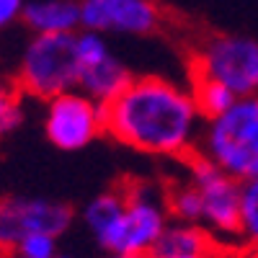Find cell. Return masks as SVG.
<instances>
[{"label":"cell","instance_id":"obj_1","mask_svg":"<svg viewBox=\"0 0 258 258\" xmlns=\"http://www.w3.org/2000/svg\"><path fill=\"white\" fill-rule=\"evenodd\" d=\"M106 135L145 155L186 160L197 153L204 116L191 88L160 78L140 75L103 103Z\"/></svg>","mask_w":258,"mask_h":258},{"label":"cell","instance_id":"obj_2","mask_svg":"<svg viewBox=\"0 0 258 258\" xmlns=\"http://www.w3.org/2000/svg\"><path fill=\"white\" fill-rule=\"evenodd\" d=\"M197 153L238 181L258 176V93L238 96L227 111L204 119Z\"/></svg>","mask_w":258,"mask_h":258},{"label":"cell","instance_id":"obj_3","mask_svg":"<svg viewBox=\"0 0 258 258\" xmlns=\"http://www.w3.org/2000/svg\"><path fill=\"white\" fill-rule=\"evenodd\" d=\"M75 34H34L18 62L16 85L24 96L49 101L80 85L83 64Z\"/></svg>","mask_w":258,"mask_h":258},{"label":"cell","instance_id":"obj_4","mask_svg":"<svg viewBox=\"0 0 258 258\" xmlns=\"http://www.w3.org/2000/svg\"><path fill=\"white\" fill-rule=\"evenodd\" d=\"M126 204L116 227L106 235L101 248L111 255H145L153 250L163 230L168 227L165 191L145 181H124Z\"/></svg>","mask_w":258,"mask_h":258},{"label":"cell","instance_id":"obj_5","mask_svg":"<svg viewBox=\"0 0 258 258\" xmlns=\"http://www.w3.org/2000/svg\"><path fill=\"white\" fill-rule=\"evenodd\" d=\"M186 176L202 194V225L214 240L240 243V214H243V181L232 178L222 168L209 163L199 153L188 155Z\"/></svg>","mask_w":258,"mask_h":258},{"label":"cell","instance_id":"obj_6","mask_svg":"<svg viewBox=\"0 0 258 258\" xmlns=\"http://www.w3.org/2000/svg\"><path fill=\"white\" fill-rule=\"evenodd\" d=\"M188 73L220 80L238 96L258 93V41L250 36L212 34L194 49Z\"/></svg>","mask_w":258,"mask_h":258},{"label":"cell","instance_id":"obj_7","mask_svg":"<svg viewBox=\"0 0 258 258\" xmlns=\"http://www.w3.org/2000/svg\"><path fill=\"white\" fill-rule=\"evenodd\" d=\"M44 135L57 150H64V153L88 147L93 140L106 135L103 103L80 88L49 98L44 111Z\"/></svg>","mask_w":258,"mask_h":258},{"label":"cell","instance_id":"obj_8","mask_svg":"<svg viewBox=\"0 0 258 258\" xmlns=\"http://www.w3.org/2000/svg\"><path fill=\"white\" fill-rule=\"evenodd\" d=\"M75 212L64 202L39 197L0 199V255H13L16 245L31 232L59 235L73 225Z\"/></svg>","mask_w":258,"mask_h":258},{"label":"cell","instance_id":"obj_9","mask_svg":"<svg viewBox=\"0 0 258 258\" xmlns=\"http://www.w3.org/2000/svg\"><path fill=\"white\" fill-rule=\"evenodd\" d=\"M165 24L158 0H80V29L98 34L150 36Z\"/></svg>","mask_w":258,"mask_h":258},{"label":"cell","instance_id":"obj_10","mask_svg":"<svg viewBox=\"0 0 258 258\" xmlns=\"http://www.w3.org/2000/svg\"><path fill=\"white\" fill-rule=\"evenodd\" d=\"M212 232L204 225L197 222H173L163 230L153 250L147 258H181V255H199V253H212L214 248Z\"/></svg>","mask_w":258,"mask_h":258},{"label":"cell","instance_id":"obj_11","mask_svg":"<svg viewBox=\"0 0 258 258\" xmlns=\"http://www.w3.org/2000/svg\"><path fill=\"white\" fill-rule=\"evenodd\" d=\"M24 21L34 34H73L80 31V3L34 0L24 6Z\"/></svg>","mask_w":258,"mask_h":258},{"label":"cell","instance_id":"obj_12","mask_svg":"<svg viewBox=\"0 0 258 258\" xmlns=\"http://www.w3.org/2000/svg\"><path fill=\"white\" fill-rule=\"evenodd\" d=\"M129 80H132L129 68L121 59H116L114 54H109L106 59H101L98 64H93V68L83 70L78 88L85 91L91 98L101 101V103H109L111 98H116L126 88Z\"/></svg>","mask_w":258,"mask_h":258},{"label":"cell","instance_id":"obj_13","mask_svg":"<svg viewBox=\"0 0 258 258\" xmlns=\"http://www.w3.org/2000/svg\"><path fill=\"white\" fill-rule=\"evenodd\" d=\"M124 204H126V186L124 183H119L109 191H101L98 197H93L88 204H85L83 220H85V225H88V230L93 232L98 245L103 243L106 235L116 227L121 212H124Z\"/></svg>","mask_w":258,"mask_h":258},{"label":"cell","instance_id":"obj_14","mask_svg":"<svg viewBox=\"0 0 258 258\" xmlns=\"http://www.w3.org/2000/svg\"><path fill=\"white\" fill-rule=\"evenodd\" d=\"M188 88L197 98V106L204 119H214L220 116L222 111H227L230 106L235 103L238 93L230 91L225 83L214 80V78H207V75H199V73H188Z\"/></svg>","mask_w":258,"mask_h":258},{"label":"cell","instance_id":"obj_15","mask_svg":"<svg viewBox=\"0 0 258 258\" xmlns=\"http://www.w3.org/2000/svg\"><path fill=\"white\" fill-rule=\"evenodd\" d=\"M165 204L170 217L178 222H197L202 225V194L199 188L188 181V176L183 181H173L165 188Z\"/></svg>","mask_w":258,"mask_h":258},{"label":"cell","instance_id":"obj_16","mask_svg":"<svg viewBox=\"0 0 258 258\" xmlns=\"http://www.w3.org/2000/svg\"><path fill=\"white\" fill-rule=\"evenodd\" d=\"M24 121V93L16 80L0 78V137L11 135Z\"/></svg>","mask_w":258,"mask_h":258},{"label":"cell","instance_id":"obj_17","mask_svg":"<svg viewBox=\"0 0 258 258\" xmlns=\"http://www.w3.org/2000/svg\"><path fill=\"white\" fill-rule=\"evenodd\" d=\"M243 214H240V248L258 250V176L243 181Z\"/></svg>","mask_w":258,"mask_h":258},{"label":"cell","instance_id":"obj_18","mask_svg":"<svg viewBox=\"0 0 258 258\" xmlns=\"http://www.w3.org/2000/svg\"><path fill=\"white\" fill-rule=\"evenodd\" d=\"M75 41H78V57H80L83 70L85 68H93V64H98L101 59H106V57L111 54V49H109V44H106L103 34H98V31L80 29L75 34Z\"/></svg>","mask_w":258,"mask_h":258},{"label":"cell","instance_id":"obj_19","mask_svg":"<svg viewBox=\"0 0 258 258\" xmlns=\"http://www.w3.org/2000/svg\"><path fill=\"white\" fill-rule=\"evenodd\" d=\"M13 258H57V235L31 232L13 250Z\"/></svg>","mask_w":258,"mask_h":258},{"label":"cell","instance_id":"obj_20","mask_svg":"<svg viewBox=\"0 0 258 258\" xmlns=\"http://www.w3.org/2000/svg\"><path fill=\"white\" fill-rule=\"evenodd\" d=\"M24 0H0V29L24 16Z\"/></svg>","mask_w":258,"mask_h":258},{"label":"cell","instance_id":"obj_21","mask_svg":"<svg viewBox=\"0 0 258 258\" xmlns=\"http://www.w3.org/2000/svg\"><path fill=\"white\" fill-rule=\"evenodd\" d=\"M238 258H258V250L255 248H240Z\"/></svg>","mask_w":258,"mask_h":258},{"label":"cell","instance_id":"obj_22","mask_svg":"<svg viewBox=\"0 0 258 258\" xmlns=\"http://www.w3.org/2000/svg\"><path fill=\"white\" fill-rule=\"evenodd\" d=\"M181 258H209V253H199V255H181Z\"/></svg>","mask_w":258,"mask_h":258},{"label":"cell","instance_id":"obj_23","mask_svg":"<svg viewBox=\"0 0 258 258\" xmlns=\"http://www.w3.org/2000/svg\"><path fill=\"white\" fill-rule=\"evenodd\" d=\"M111 258H145V255H111Z\"/></svg>","mask_w":258,"mask_h":258},{"label":"cell","instance_id":"obj_24","mask_svg":"<svg viewBox=\"0 0 258 258\" xmlns=\"http://www.w3.org/2000/svg\"><path fill=\"white\" fill-rule=\"evenodd\" d=\"M57 258H73V255H59V253H57Z\"/></svg>","mask_w":258,"mask_h":258}]
</instances>
